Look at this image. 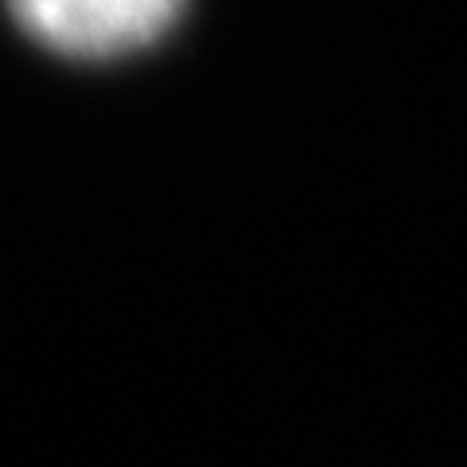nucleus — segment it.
Returning <instances> with one entry per match:
<instances>
[{
	"mask_svg": "<svg viewBox=\"0 0 467 467\" xmlns=\"http://www.w3.org/2000/svg\"><path fill=\"white\" fill-rule=\"evenodd\" d=\"M16 27L63 58L109 63L152 47L180 24L187 0H5Z\"/></svg>",
	"mask_w": 467,
	"mask_h": 467,
	"instance_id": "1",
	"label": "nucleus"
}]
</instances>
